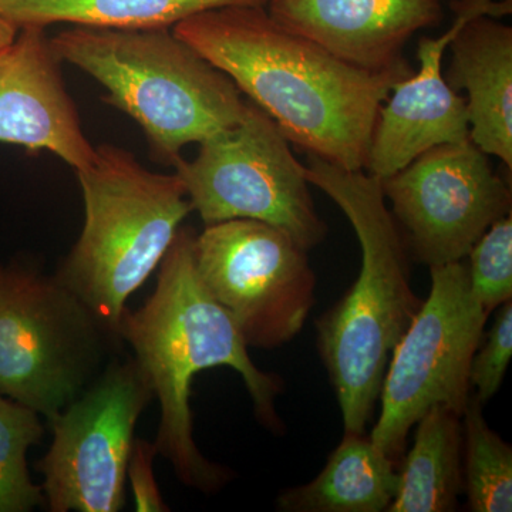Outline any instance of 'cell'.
Returning a JSON list of instances; mask_svg holds the SVG:
<instances>
[{"label": "cell", "mask_w": 512, "mask_h": 512, "mask_svg": "<svg viewBox=\"0 0 512 512\" xmlns=\"http://www.w3.org/2000/svg\"><path fill=\"white\" fill-rule=\"evenodd\" d=\"M173 32L227 74L289 143L345 170H365L380 107L412 73L353 66L279 25L265 6L205 10Z\"/></svg>", "instance_id": "1"}, {"label": "cell", "mask_w": 512, "mask_h": 512, "mask_svg": "<svg viewBox=\"0 0 512 512\" xmlns=\"http://www.w3.org/2000/svg\"><path fill=\"white\" fill-rule=\"evenodd\" d=\"M195 232L178 229L158 265L153 295L137 311L123 313L120 338L133 349L138 369L160 403L154 448L170 461L181 483L212 493L229 474L202 456L192 434L190 406L194 377L228 366L241 375L256 417L268 429H281L275 397L281 380L254 365L237 323L208 291L194 262Z\"/></svg>", "instance_id": "2"}, {"label": "cell", "mask_w": 512, "mask_h": 512, "mask_svg": "<svg viewBox=\"0 0 512 512\" xmlns=\"http://www.w3.org/2000/svg\"><path fill=\"white\" fill-rule=\"evenodd\" d=\"M309 184L335 202L355 229L362 265L355 284L316 322L319 353L342 412L345 433H365L397 342L421 301L380 180L306 154Z\"/></svg>", "instance_id": "3"}, {"label": "cell", "mask_w": 512, "mask_h": 512, "mask_svg": "<svg viewBox=\"0 0 512 512\" xmlns=\"http://www.w3.org/2000/svg\"><path fill=\"white\" fill-rule=\"evenodd\" d=\"M60 62L92 76L104 101L136 120L150 154L173 167L181 151L239 123L247 109L235 83L173 29L72 26L50 37Z\"/></svg>", "instance_id": "4"}, {"label": "cell", "mask_w": 512, "mask_h": 512, "mask_svg": "<svg viewBox=\"0 0 512 512\" xmlns=\"http://www.w3.org/2000/svg\"><path fill=\"white\" fill-rule=\"evenodd\" d=\"M76 175L84 225L55 275L120 336L128 298L163 261L192 205L177 174L147 170L113 144L96 147Z\"/></svg>", "instance_id": "5"}, {"label": "cell", "mask_w": 512, "mask_h": 512, "mask_svg": "<svg viewBox=\"0 0 512 512\" xmlns=\"http://www.w3.org/2000/svg\"><path fill=\"white\" fill-rule=\"evenodd\" d=\"M56 275L13 261L0 265V394L47 421L106 369L121 348Z\"/></svg>", "instance_id": "6"}, {"label": "cell", "mask_w": 512, "mask_h": 512, "mask_svg": "<svg viewBox=\"0 0 512 512\" xmlns=\"http://www.w3.org/2000/svg\"><path fill=\"white\" fill-rule=\"evenodd\" d=\"M192 160L173 165L192 211L205 225L255 220L284 229L306 251L318 247L328 225L313 202L305 164L275 121L247 100L238 124L198 144Z\"/></svg>", "instance_id": "7"}, {"label": "cell", "mask_w": 512, "mask_h": 512, "mask_svg": "<svg viewBox=\"0 0 512 512\" xmlns=\"http://www.w3.org/2000/svg\"><path fill=\"white\" fill-rule=\"evenodd\" d=\"M429 298L393 349L380 390L382 413L370 440L393 461L431 407L463 417L473 392L470 367L488 315L471 292L463 261L433 266Z\"/></svg>", "instance_id": "8"}, {"label": "cell", "mask_w": 512, "mask_h": 512, "mask_svg": "<svg viewBox=\"0 0 512 512\" xmlns=\"http://www.w3.org/2000/svg\"><path fill=\"white\" fill-rule=\"evenodd\" d=\"M194 262L248 348L276 349L291 342L315 305L316 276L308 251L266 222L205 225L195 234Z\"/></svg>", "instance_id": "9"}, {"label": "cell", "mask_w": 512, "mask_h": 512, "mask_svg": "<svg viewBox=\"0 0 512 512\" xmlns=\"http://www.w3.org/2000/svg\"><path fill=\"white\" fill-rule=\"evenodd\" d=\"M153 399L134 357H114L86 390L47 421L53 440L36 468L50 511L123 508L134 431Z\"/></svg>", "instance_id": "10"}, {"label": "cell", "mask_w": 512, "mask_h": 512, "mask_svg": "<svg viewBox=\"0 0 512 512\" xmlns=\"http://www.w3.org/2000/svg\"><path fill=\"white\" fill-rule=\"evenodd\" d=\"M380 185L414 254L429 268L466 259L511 212L510 184L470 138L431 148Z\"/></svg>", "instance_id": "11"}, {"label": "cell", "mask_w": 512, "mask_h": 512, "mask_svg": "<svg viewBox=\"0 0 512 512\" xmlns=\"http://www.w3.org/2000/svg\"><path fill=\"white\" fill-rule=\"evenodd\" d=\"M62 62L46 28H20L0 49V143L55 154L74 171L96 158L76 104L67 92Z\"/></svg>", "instance_id": "12"}, {"label": "cell", "mask_w": 512, "mask_h": 512, "mask_svg": "<svg viewBox=\"0 0 512 512\" xmlns=\"http://www.w3.org/2000/svg\"><path fill=\"white\" fill-rule=\"evenodd\" d=\"M271 18L353 66L409 69L407 42L443 19L441 0H268Z\"/></svg>", "instance_id": "13"}, {"label": "cell", "mask_w": 512, "mask_h": 512, "mask_svg": "<svg viewBox=\"0 0 512 512\" xmlns=\"http://www.w3.org/2000/svg\"><path fill=\"white\" fill-rule=\"evenodd\" d=\"M458 22L439 37H423L420 67L394 84L377 114L365 171L377 180L396 174L431 148L470 138L466 97L448 84L443 72L447 47Z\"/></svg>", "instance_id": "14"}, {"label": "cell", "mask_w": 512, "mask_h": 512, "mask_svg": "<svg viewBox=\"0 0 512 512\" xmlns=\"http://www.w3.org/2000/svg\"><path fill=\"white\" fill-rule=\"evenodd\" d=\"M444 73L467 93L470 140L512 171V28L491 16L458 19Z\"/></svg>", "instance_id": "15"}, {"label": "cell", "mask_w": 512, "mask_h": 512, "mask_svg": "<svg viewBox=\"0 0 512 512\" xmlns=\"http://www.w3.org/2000/svg\"><path fill=\"white\" fill-rule=\"evenodd\" d=\"M397 490L396 461L365 433H345L319 476L288 488L276 507L285 512H383Z\"/></svg>", "instance_id": "16"}, {"label": "cell", "mask_w": 512, "mask_h": 512, "mask_svg": "<svg viewBox=\"0 0 512 512\" xmlns=\"http://www.w3.org/2000/svg\"><path fill=\"white\" fill-rule=\"evenodd\" d=\"M416 424L412 450L397 471L399 490L387 511H454L464 488L461 416L434 406Z\"/></svg>", "instance_id": "17"}, {"label": "cell", "mask_w": 512, "mask_h": 512, "mask_svg": "<svg viewBox=\"0 0 512 512\" xmlns=\"http://www.w3.org/2000/svg\"><path fill=\"white\" fill-rule=\"evenodd\" d=\"M266 3L268 0H0V16L18 29L55 23L103 29H173L205 10Z\"/></svg>", "instance_id": "18"}, {"label": "cell", "mask_w": 512, "mask_h": 512, "mask_svg": "<svg viewBox=\"0 0 512 512\" xmlns=\"http://www.w3.org/2000/svg\"><path fill=\"white\" fill-rule=\"evenodd\" d=\"M483 406L471 394L463 423V480L468 510L512 511V448L490 429Z\"/></svg>", "instance_id": "19"}, {"label": "cell", "mask_w": 512, "mask_h": 512, "mask_svg": "<svg viewBox=\"0 0 512 512\" xmlns=\"http://www.w3.org/2000/svg\"><path fill=\"white\" fill-rule=\"evenodd\" d=\"M40 414L0 394V512H28L45 504L30 477L28 451L42 440Z\"/></svg>", "instance_id": "20"}, {"label": "cell", "mask_w": 512, "mask_h": 512, "mask_svg": "<svg viewBox=\"0 0 512 512\" xmlns=\"http://www.w3.org/2000/svg\"><path fill=\"white\" fill-rule=\"evenodd\" d=\"M471 292L491 313L512 298V215L484 232L467 255Z\"/></svg>", "instance_id": "21"}, {"label": "cell", "mask_w": 512, "mask_h": 512, "mask_svg": "<svg viewBox=\"0 0 512 512\" xmlns=\"http://www.w3.org/2000/svg\"><path fill=\"white\" fill-rule=\"evenodd\" d=\"M512 356V302L497 308V315L476 353L470 367V386L478 402L493 399L504 382Z\"/></svg>", "instance_id": "22"}, {"label": "cell", "mask_w": 512, "mask_h": 512, "mask_svg": "<svg viewBox=\"0 0 512 512\" xmlns=\"http://www.w3.org/2000/svg\"><path fill=\"white\" fill-rule=\"evenodd\" d=\"M157 456L153 443L146 440H134L130 460L127 466V478L134 494L136 510L140 512L170 511L164 503L154 477V457Z\"/></svg>", "instance_id": "23"}, {"label": "cell", "mask_w": 512, "mask_h": 512, "mask_svg": "<svg viewBox=\"0 0 512 512\" xmlns=\"http://www.w3.org/2000/svg\"><path fill=\"white\" fill-rule=\"evenodd\" d=\"M450 5L456 18L463 19L464 22L480 16L495 18L511 13V0H456Z\"/></svg>", "instance_id": "24"}, {"label": "cell", "mask_w": 512, "mask_h": 512, "mask_svg": "<svg viewBox=\"0 0 512 512\" xmlns=\"http://www.w3.org/2000/svg\"><path fill=\"white\" fill-rule=\"evenodd\" d=\"M19 29L15 25L0 16V49L10 45L18 35Z\"/></svg>", "instance_id": "25"}, {"label": "cell", "mask_w": 512, "mask_h": 512, "mask_svg": "<svg viewBox=\"0 0 512 512\" xmlns=\"http://www.w3.org/2000/svg\"><path fill=\"white\" fill-rule=\"evenodd\" d=\"M441 2H443V0H441ZM447 2L453 3L456 2V0H447Z\"/></svg>", "instance_id": "26"}]
</instances>
